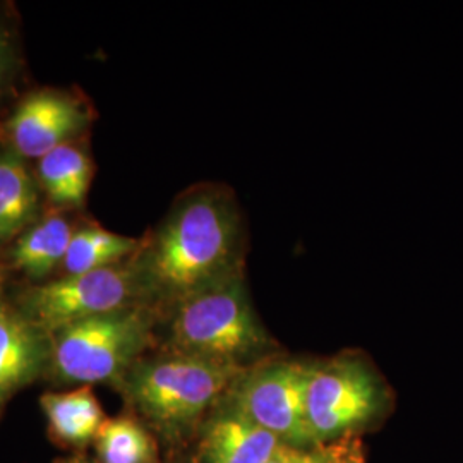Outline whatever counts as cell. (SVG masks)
<instances>
[{"instance_id": "obj_1", "label": "cell", "mask_w": 463, "mask_h": 463, "mask_svg": "<svg viewBox=\"0 0 463 463\" xmlns=\"http://www.w3.org/2000/svg\"><path fill=\"white\" fill-rule=\"evenodd\" d=\"M244 212L227 184L191 185L156 229L141 237L134 273L156 313L175 300L248 269Z\"/></svg>"}, {"instance_id": "obj_2", "label": "cell", "mask_w": 463, "mask_h": 463, "mask_svg": "<svg viewBox=\"0 0 463 463\" xmlns=\"http://www.w3.org/2000/svg\"><path fill=\"white\" fill-rule=\"evenodd\" d=\"M164 350L248 369L279 355V345L254 309L246 271L218 281L158 311Z\"/></svg>"}, {"instance_id": "obj_3", "label": "cell", "mask_w": 463, "mask_h": 463, "mask_svg": "<svg viewBox=\"0 0 463 463\" xmlns=\"http://www.w3.org/2000/svg\"><path fill=\"white\" fill-rule=\"evenodd\" d=\"M244 369L165 350L141 357L120 381L137 411L166 434L193 428Z\"/></svg>"}, {"instance_id": "obj_4", "label": "cell", "mask_w": 463, "mask_h": 463, "mask_svg": "<svg viewBox=\"0 0 463 463\" xmlns=\"http://www.w3.org/2000/svg\"><path fill=\"white\" fill-rule=\"evenodd\" d=\"M156 321L155 309L131 307L50 333L55 376L64 383H120L153 342Z\"/></svg>"}, {"instance_id": "obj_5", "label": "cell", "mask_w": 463, "mask_h": 463, "mask_svg": "<svg viewBox=\"0 0 463 463\" xmlns=\"http://www.w3.org/2000/svg\"><path fill=\"white\" fill-rule=\"evenodd\" d=\"M386 383L361 352L313 361L306 407L316 445L359 430L386 407Z\"/></svg>"}, {"instance_id": "obj_6", "label": "cell", "mask_w": 463, "mask_h": 463, "mask_svg": "<svg viewBox=\"0 0 463 463\" xmlns=\"http://www.w3.org/2000/svg\"><path fill=\"white\" fill-rule=\"evenodd\" d=\"M313 361L269 357L244 369L220 402L279 438L287 447H317L307 422Z\"/></svg>"}, {"instance_id": "obj_7", "label": "cell", "mask_w": 463, "mask_h": 463, "mask_svg": "<svg viewBox=\"0 0 463 463\" xmlns=\"http://www.w3.org/2000/svg\"><path fill=\"white\" fill-rule=\"evenodd\" d=\"M131 307H149L131 258L81 275H66L34 285L21 296L23 316L49 335L93 316Z\"/></svg>"}, {"instance_id": "obj_8", "label": "cell", "mask_w": 463, "mask_h": 463, "mask_svg": "<svg viewBox=\"0 0 463 463\" xmlns=\"http://www.w3.org/2000/svg\"><path fill=\"white\" fill-rule=\"evenodd\" d=\"M90 122L91 114L80 99L61 91H36L17 105L5 134L21 158L42 160L78 137Z\"/></svg>"}, {"instance_id": "obj_9", "label": "cell", "mask_w": 463, "mask_h": 463, "mask_svg": "<svg viewBox=\"0 0 463 463\" xmlns=\"http://www.w3.org/2000/svg\"><path fill=\"white\" fill-rule=\"evenodd\" d=\"M281 445L279 438L222 403L204 430L201 462L266 463Z\"/></svg>"}, {"instance_id": "obj_10", "label": "cell", "mask_w": 463, "mask_h": 463, "mask_svg": "<svg viewBox=\"0 0 463 463\" xmlns=\"http://www.w3.org/2000/svg\"><path fill=\"white\" fill-rule=\"evenodd\" d=\"M40 331L0 302V405L33 380L45 361Z\"/></svg>"}, {"instance_id": "obj_11", "label": "cell", "mask_w": 463, "mask_h": 463, "mask_svg": "<svg viewBox=\"0 0 463 463\" xmlns=\"http://www.w3.org/2000/svg\"><path fill=\"white\" fill-rule=\"evenodd\" d=\"M38 189L23 158L0 151V246L26 232L38 215Z\"/></svg>"}, {"instance_id": "obj_12", "label": "cell", "mask_w": 463, "mask_h": 463, "mask_svg": "<svg viewBox=\"0 0 463 463\" xmlns=\"http://www.w3.org/2000/svg\"><path fill=\"white\" fill-rule=\"evenodd\" d=\"M72 233L74 231L64 216H47L17 237L14 248L11 249V260L30 279L42 280L64 263Z\"/></svg>"}, {"instance_id": "obj_13", "label": "cell", "mask_w": 463, "mask_h": 463, "mask_svg": "<svg viewBox=\"0 0 463 463\" xmlns=\"http://www.w3.org/2000/svg\"><path fill=\"white\" fill-rule=\"evenodd\" d=\"M42 407L53 436L74 447H83L97 439L107 420L99 400L88 386L67 393H49L42 397Z\"/></svg>"}, {"instance_id": "obj_14", "label": "cell", "mask_w": 463, "mask_h": 463, "mask_svg": "<svg viewBox=\"0 0 463 463\" xmlns=\"http://www.w3.org/2000/svg\"><path fill=\"white\" fill-rule=\"evenodd\" d=\"M93 166L83 149L66 143L38 160V177L50 201L57 206H83Z\"/></svg>"}, {"instance_id": "obj_15", "label": "cell", "mask_w": 463, "mask_h": 463, "mask_svg": "<svg viewBox=\"0 0 463 463\" xmlns=\"http://www.w3.org/2000/svg\"><path fill=\"white\" fill-rule=\"evenodd\" d=\"M141 244V237H126L103 231L97 225L78 229L72 233L62 268L66 275H81L99 268L122 263L133 258Z\"/></svg>"}, {"instance_id": "obj_16", "label": "cell", "mask_w": 463, "mask_h": 463, "mask_svg": "<svg viewBox=\"0 0 463 463\" xmlns=\"http://www.w3.org/2000/svg\"><path fill=\"white\" fill-rule=\"evenodd\" d=\"M101 463H153L155 443L131 417L107 419L97 436Z\"/></svg>"}, {"instance_id": "obj_17", "label": "cell", "mask_w": 463, "mask_h": 463, "mask_svg": "<svg viewBox=\"0 0 463 463\" xmlns=\"http://www.w3.org/2000/svg\"><path fill=\"white\" fill-rule=\"evenodd\" d=\"M355 448L344 445V439H338L328 445H317L311 448L287 447L281 445L273 457L266 463H357L361 458L354 455Z\"/></svg>"}, {"instance_id": "obj_18", "label": "cell", "mask_w": 463, "mask_h": 463, "mask_svg": "<svg viewBox=\"0 0 463 463\" xmlns=\"http://www.w3.org/2000/svg\"><path fill=\"white\" fill-rule=\"evenodd\" d=\"M14 66V47L11 42V33L0 24V95L9 83Z\"/></svg>"}, {"instance_id": "obj_19", "label": "cell", "mask_w": 463, "mask_h": 463, "mask_svg": "<svg viewBox=\"0 0 463 463\" xmlns=\"http://www.w3.org/2000/svg\"><path fill=\"white\" fill-rule=\"evenodd\" d=\"M2 273H4V266L0 265V279H2Z\"/></svg>"}, {"instance_id": "obj_20", "label": "cell", "mask_w": 463, "mask_h": 463, "mask_svg": "<svg viewBox=\"0 0 463 463\" xmlns=\"http://www.w3.org/2000/svg\"><path fill=\"white\" fill-rule=\"evenodd\" d=\"M359 463H363V460H361V462H359Z\"/></svg>"}, {"instance_id": "obj_21", "label": "cell", "mask_w": 463, "mask_h": 463, "mask_svg": "<svg viewBox=\"0 0 463 463\" xmlns=\"http://www.w3.org/2000/svg\"><path fill=\"white\" fill-rule=\"evenodd\" d=\"M357 463H359V462H357Z\"/></svg>"}]
</instances>
